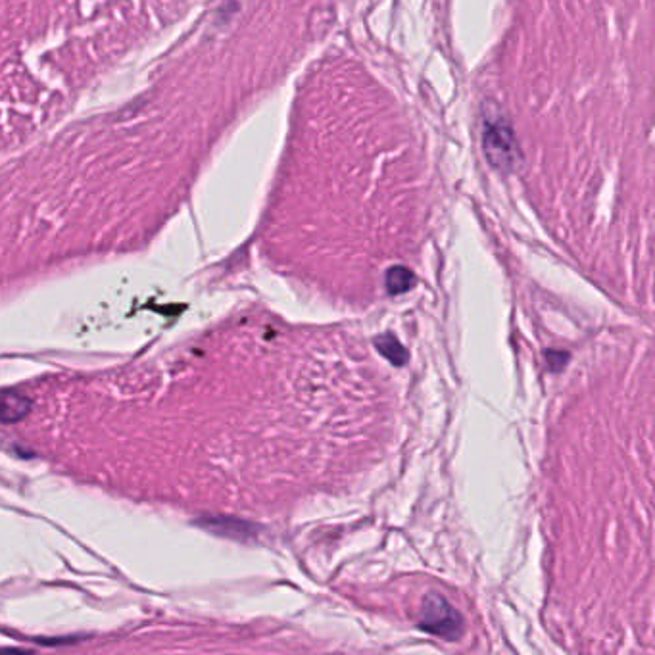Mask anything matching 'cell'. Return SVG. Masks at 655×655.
Wrapping results in <instances>:
<instances>
[{
  "mask_svg": "<svg viewBox=\"0 0 655 655\" xmlns=\"http://www.w3.org/2000/svg\"><path fill=\"white\" fill-rule=\"evenodd\" d=\"M413 283L415 277L408 267H392L387 273V289L390 294H404L412 289Z\"/></svg>",
  "mask_w": 655,
  "mask_h": 655,
  "instance_id": "obj_5",
  "label": "cell"
},
{
  "mask_svg": "<svg viewBox=\"0 0 655 655\" xmlns=\"http://www.w3.org/2000/svg\"><path fill=\"white\" fill-rule=\"evenodd\" d=\"M379 352L390 360L394 365H404L408 362V352L404 350V346L398 342L396 337L392 335H383L379 339L375 340Z\"/></svg>",
  "mask_w": 655,
  "mask_h": 655,
  "instance_id": "obj_4",
  "label": "cell"
},
{
  "mask_svg": "<svg viewBox=\"0 0 655 655\" xmlns=\"http://www.w3.org/2000/svg\"><path fill=\"white\" fill-rule=\"evenodd\" d=\"M483 148H485L486 160L490 162L492 168L504 173H510L517 168L521 150L515 141L510 123L504 118L486 120L483 129Z\"/></svg>",
  "mask_w": 655,
  "mask_h": 655,
  "instance_id": "obj_1",
  "label": "cell"
},
{
  "mask_svg": "<svg viewBox=\"0 0 655 655\" xmlns=\"http://www.w3.org/2000/svg\"><path fill=\"white\" fill-rule=\"evenodd\" d=\"M31 412V400L18 390H0V423H18Z\"/></svg>",
  "mask_w": 655,
  "mask_h": 655,
  "instance_id": "obj_3",
  "label": "cell"
},
{
  "mask_svg": "<svg viewBox=\"0 0 655 655\" xmlns=\"http://www.w3.org/2000/svg\"><path fill=\"white\" fill-rule=\"evenodd\" d=\"M419 625L423 631L431 632L435 636L446 638V640H456V638H460L463 619H461L460 613L450 606L442 596L431 594L423 602Z\"/></svg>",
  "mask_w": 655,
  "mask_h": 655,
  "instance_id": "obj_2",
  "label": "cell"
}]
</instances>
